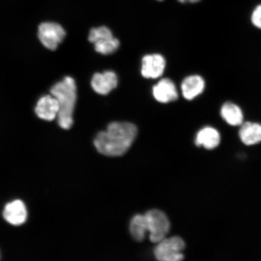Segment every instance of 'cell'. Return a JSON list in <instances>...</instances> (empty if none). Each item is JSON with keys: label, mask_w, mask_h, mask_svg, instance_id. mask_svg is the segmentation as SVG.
Wrapping results in <instances>:
<instances>
[{"label": "cell", "mask_w": 261, "mask_h": 261, "mask_svg": "<svg viewBox=\"0 0 261 261\" xmlns=\"http://www.w3.org/2000/svg\"><path fill=\"white\" fill-rule=\"evenodd\" d=\"M50 93L57 98L60 105L58 123L61 128L69 129L73 124V112L77 100L76 82L73 77L66 76L54 85Z\"/></svg>", "instance_id": "cell-2"}, {"label": "cell", "mask_w": 261, "mask_h": 261, "mask_svg": "<svg viewBox=\"0 0 261 261\" xmlns=\"http://www.w3.org/2000/svg\"><path fill=\"white\" fill-rule=\"evenodd\" d=\"M166 61L160 54L146 55L142 60V75L147 79H156L164 73Z\"/></svg>", "instance_id": "cell-6"}, {"label": "cell", "mask_w": 261, "mask_h": 261, "mask_svg": "<svg viewBox=\"0 0 261 261\" xmlns=\"http://www.w3.org/2000/svg\"><path fill=\"white\" fill-rule=\"evenodd\" d=\"M152 94L156 101L163 103L173 102L178 97L177 87L168 78L161 80L153 87Z\"/></svg>", "instance_id": "cell-9"}, {"label": "cell", "mask_w": 261, "mask_h": 261, "mask_svg": "<svg viewBox=\"0 0 261 261\" xmlns=\"http://www.w3.org/2000/svg\"><path fill=\"white\" fill-rule=\"evenodd\" d=\"M147 232L149 233L150 240L156 243L164 239L167 236L170 223L166 215L163 212L153 210L144 215Z\"/></svg>", "instance_id": "cell-3"}, {"label": "cell", "mask_w": 261, "mask_h": 261, "mask_svg": "<svg viewBox=\"0 0 261 261\" xmlns=\"http://www.w3.org/2000/svg\"><path fill=\"white\" fill-rule=\"evenodd\" d=\"M94 49L100 54L108 55L115 53L120 47V42L116 38L110 37L94 43Z\"/></svg>", "instance_id": "cell-16"}, {"label": "cell", "mask_w": 261, "mask_h": 261, "mask_svg": "<svg viewBox=\"0 0 261 261\" xmlns=\"http://www.w3.org/2000/svg\"><path fill=\"white\" fill-rule=\"evenodd\" d=\"M239 138L246 146H253L261 142V124L246 122L240 126Z\"/></svg>", "instance_id": "cell-12"}, {"label": "cell", "mask_w": 261, "mask_h": 261, "mask_svg": "<svg viewBox=\"0 0 261 261\" xmlns=\"http://www.w3.org/2000/svg\"><path fill=\"white\" fill-rule=\"evenodd\" d=\"M138 130L130 122H114L106 130L97 134L94 145L97 151L106 156H118L125 154L135 141Z\"/></svg>", "instance_id": "cell-1"}, {"label": "cell", "mask_w": 261, "mask_h": 261, "mask_svg": "<svg viewBox=\"0 0 261 261\" xmlns=\"http://www.w3.org/2000/svg\"><path fill=\"white\" fill-rule=\"evenodd\" d=\"M179 2L181 3H195L200 2L201 0H178Z\"/></svg>", "instance_id": "cell-19"}, {"label": "cell", "mask_w": 261, "mask_h": 261, "mask_svg": "<svg viewBox=\"0 0 261 261\" xmlns=\"http://www.w3.org/2000/svg\"><path fill=\"white\" fill-rule=\"evenodd\" d=\"M113 37V33L109 28L106 26H100L99 28L91 29L89 35V40L91 43L94 44L98 41Z\"/></svg>", "instance_id": "cell-17"}, {"label": "cell", "mask_w": 261, "mask_h": 261, "mask_svg": "<svg viewBox=\"0 0 261 261\" xmlns=\"http://www.w3.org/2000/svg\"><path fill=\"white\" fill-rule=\"evenodd\" d=\"M35 112L39 118L46 121H52L56 119L60 112L58 100L51 94L42 96L38 100Z\"/></svg>", "instance_id": "cell-8"}, {"label": "cell", "mask_w": 261, "mask_h": 261, "mask_svg": "<svg viewBox=\"0 0 261 261\" xmlns=\"http://www.w3.org/2000/svg\"><path fill=\"white\" fill-rule=\"evenodd\" d=\"M158 1L162 2V1H163V0H158Z\"/></svg>", "instance_id": "cell-20"}, {"label": "cell", "mask_w": 261, "mask_h": 261, "mask_svg": "<svg viewBox=\"0 0 261 261\" xmlns=\"http://www.w3.org/2000/svg\"><path fill=\"white\" fill-rule=\"evenodd\" d=\"M118 78L113 71H106L103 73L94 74L91 79V87L100 95H107L117 86Z\"/></svg>", "instance_id": "cell-7"}, {"label": "cell", "mask_w": 261, "mask_h": 261, "mask_svg": "<svg viewBox=\"0 0 261 261\" xmlns=\"http://www.w3.org/2000/svg\"><path fill=\"white\" fill-rule=\"evenodd\" d=\"M129 230L136 241L141 242L145 239L147 231L144 215H137L133 218L130 223Z\"/></svg>", "instance_id": "cell-15"}, {"label": "cell", "mask_w": 261, "mask_h": 261, "mask_svg": "<svg viewBox=\"0 0 261 261\" xmlns=\"http://www.w3.org/2000/svg\"><path fill=\"white\" fill-rule=\"evenodd\" d=\"M251 21L254 27L261 30V4L253 9L251 15Z\"/></svg>", "instance_id": "cell-18"}, {"label": "cell", "mask_w": 261, "mask_h": 261, "mask_svg": "<svg viewBox=\"0 0 261 261\" xmlns=\"http://www.w3.org/2000/svg\"><path fill=\"white\" fill-rule=\"evenodd\" d=\"M3 217L13 226H20L27 220L28 211L23 202L16 200L6 205Z\"/></svg>", "instance_id": "cell-10"}, {"label": "cell", "mask_w": 261, "mask_h": 261, "mask_svg": "<svg viewBox=\"0 0 261 261\" xmlns=\"http://www.w3.org/2000/svg\"><path fill=\"white\" fill-rule=\"evenodd\" d=\"M220 134L213 127L205 126L199 130L195 138V144L207 149H213L220 145Z\"/></svg>", "instance_id": "cell-13"}, {"label": "cell", "mask_w": 261, "mask_h": 261, "mask_svg": "<svg viewBox=\"0 0 261 261\" xmlns=\"http://www.w3.org/2000/svg\"><path fill=\"white\" fill-rule=\"evenodd\" d=\"M184 241L180 237L164 238L156 245L154 254L156 259L161 261H178L184 258Z\"/></svg>", "instance_id": "cell-4"}, {"label": "cell", "mask_w": 261, "mask_h": 261, "mask_svg": "<svg viewBox=\"0 0 261 261\" xmlns=\"http://www.w3.org/2000/svg\"><path fill=\"white\" fill-rule=\"evenodd\" d=\"M205 89L203 78L198 75H191L182 81L181 90L186 99L191 100L203 93Z\"/></svg>", "instance_id": "cell-11"}, {"label": "cell", "mask_w": 261, "mask_h": 261, "mask_svg": "<svg viewBox=\"0 0 261 261\" xmlns=\"http://www.w3.org/2000/svg\"><path fill=\"white\" fill-rule=\"evenodd\" d=\"M38 35L41 44L48 50L54 51L63 41L66 32L57 22H44L39 25Z\"/></svg>", "instance_id": "cell-5"}, {"label": "cell", "mask_w": 261, "mask_h": 261, "mask_svg": "<svg viewBox=\"0 0 261 261\" xmlns=\"http://www.w3.org/2000/svg\"><path fill=\"white\" fill-rule=\"evenodd\" d=\"M220 114L225 122L232 126H240L244 122L242 109L233 102H227L221 108Z\"/></svg>", "instance_id": "cell-14"}]
</instances>
